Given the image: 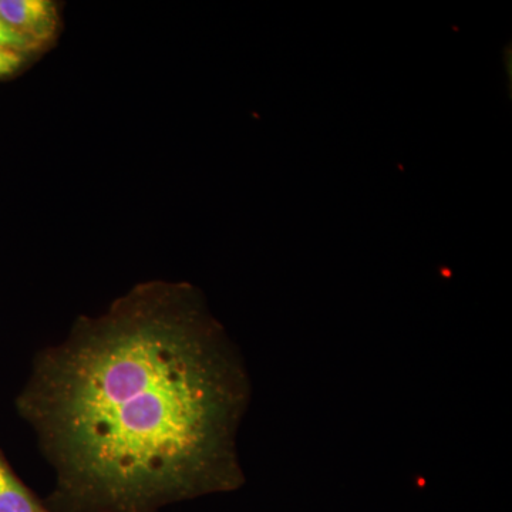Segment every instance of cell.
Wrapping results in <instances>:
<instances>
[{"mask_svg":"<svg viewBox=\"0 0 512 512\" xmlns=\"http://www.w3.org/2000/svg\"><path fill=\"white\" fill-rule=\"evenodd\" d=\"M35 59L36 56L26 55V53L0 49V80L18 76Z\"/></svg>","mask_w":512,"mask_h":512,"instance_id":"cell-5","label":"cell"},{"mask_svg":"<svg viewBox=\"0 0 512 512\" xmlns=\"http://www.w3.org/2000/svg\"><path fill=\"white\" fill-rule=\"evenodd\" d=\"M0 16L40 53L56 42L62 30L60 6L53 0H0Z\"/></svg>","mask_w":512,"mask_h":512,"instance_id":"cell-2","label":"cell"},{"mask_svg":"<svg viewBox=\"0 0 512 512\" xmlns=\"http://www.w3.org/2000/svg\"><path fill=\"white\" fill-rule=\"evenodd\" d=\"M0 512H50L13 473L0 451Z\"/></svg>","mask_w":512,"mask_h":512,"instance_id":"cell-3","label":"cell"},{"mask_svg":"<svg viewBox=\"0 0 512 512\" xmlns=\"http://www.w3.org/2000/svg\"><path fill=\"white\" fill-rule=\"evenodd\" d=\"M0 49L13 50V52L26 53V55L33 56H37L40 53L29 40L19 35L2 16H0Z\"/></svg>","mask_w":512,"mask_h":512,"instance_id":"cell-4","label":"cell"},{"mask_svg":"<svg viewBox=\"0 0 512 512\" xmlns=\"http://www.w3.org/2000/svg\"><path fill=\"white\" fill-rule=\"evenodd\" d=\"M241 352L185 282L138 284L37 355L16 400L55 490L50 512H160L244 487Z\"/></svg>","mask_w":512,"mask_h":512,"instance_id":"cell-1","label":"cell"}]
</instances>
